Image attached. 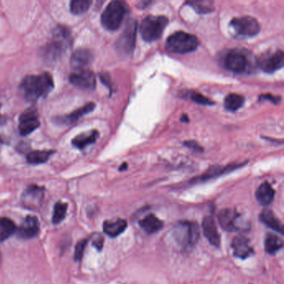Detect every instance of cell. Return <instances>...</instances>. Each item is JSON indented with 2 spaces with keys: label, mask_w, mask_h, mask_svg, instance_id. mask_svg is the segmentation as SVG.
<instances>
[{
  "label": "cell",
  "mask_w": 284,
  "mask_h": 284,
  "mask_svg": "<svg viewBox=\"0 0 284 284\" xmlns=\"http://www.w3.org/2000/svg\"><path fill=\"white\" fill-rule=\"evenodd\" d=\"M54 87L53 77L49 73L39 75H28L23 80L20 89L24 98L29 101L35 102L46 96Z\"/></svg>",
  "instance_id": "6da1fadb"
},
{
  "label": "cell",
  "mask_w": 284,
  "mask_h": 284,
  "mask_svg": "<svg viewBox=\"0 0 284 284\" xmlns=\"http://www.w3.org/2000/svg\"><path fill=\"white\" fill-rule=\"evenodd\" d=\"M72 44V35L69 29L58 25L53 29L52 41L43 48L42 54L49 61L57 60Z\"/></svg>",
  "instance_id": "7a4b0ae2"
},
{
  "label": "cell",
  "mask_w": 284,
  "mask_h": 284,
  "mask_svg": "<svg viewBox=\"0 0 284 284\" xmlns=\"http://www.w3.org/2000/svg\"><path fill=\"white\" fill-rule=\"evenodd\" d=\"M127 5L122 1H112L102 14L101 24L104 29L115 31L123 24L127 13Z\"/></svg>",
  "instance_id": "3957f363"
},
{
  "label": "cell",
  "mask_w": 284,
  "mask_h": 284,
  "mask_svg": "<svg viewBox=\"0 0 284 284\" xmlns=\"http://www.w3.org/2000/svg\"><path fill=\"white\" fill-rule=\"evenodd\" d=\"M198 44L199 41L195 35L178 31L168 38L166 48L171 53L183 54L195 51Z\"/></svg>",
  "instance_id": "277c9868"
},
{
  "label": "cell",
  "mask_w": 284,
  "mask_h": 284,
  "mask_svg": "<svg viewBox=\"0 0 284 284\" xmlns=\"http://www.w3.org/2000/svg\"><path fill=\"white\" fill-rule=\"evenodd\" d=\"M168 24L169 20L165 16L150 15L144 19L140 24V34L145 41H156L160 39Z\"/></svg>",
  "instance_id": "5b68a950"
},
{
  "label": "cell",
  "mask_w": 284,
  "mask_h": 284,
  "mask_svg": "<svg viewBox=\"0 0 284 284\" xmlns=\"http://www.w3.org/2000/svg\"><path fill=\"white\" fill-rule=\"evenodd\" d=\"M174 236L177 243L183 248H190L194 245L199 238L198 227L194 223H178L174 229Z\"/></svg>",
  "instance_id": "8992f818"
},
{
  "label": "cell",
  "mask_w": 284,
  "mask_h": 284,
  "mask_svg": "<svg viewBox=\"0 0 284 284\" xmlns=\"http://www.w3.org/2000/svg\"><path fill=\"white\" fill-rule=\"evenodd\" d=\"M224 65L226 69L235 74L247 72L251 66L249 54L238 48L232 49L224 57Z\"/></svg>",
  "instance_id": "52a82bcc"
},
{
  "label": "cell",
  "mask_w": 284,
  "mask_h": 284,
  "mask_svg": "<svg viewBox=\"0 0 284 284\" xmlns=\"http://www.w3.org/2000/svg\"><path fill=\"white\" fill-rule=\"evenodd\" d=\"M230 27L237 36L244 39L256 36L260 32V24L251 16L234 18L230 22Z\"/></svg>",
  "instance_id": "ba28073f"
},
{
  "label": "cell",
  "mask_w": 284,
  "mask_h": 284,
  "mask_svg": "<svg viewBox=\"0 0 284 284\" xmlns=\"http://www.w3.org/2000/svg\"><path fill=\"white\" fill-rule=\"evenodd\" d=\"M137 22L132 20L126 26V29L118 38L116 43V48L118 53L123 55H128L134 49L137 34Z\"/></svg>",
  "instance_id": "9c48e42d"
},
{
  "label": "cell",
  "mask_w": 284,
  "mask_h": 284,
  "mask_svg": "<svg viewBox=\"0 0 284 284\" xmlns=\"http://www.w3.org/2000/svg\"><path fill=\"white\" fill-rule=\"evenodd\" d=\"M219 222L222 228L228 232L239 231L245 229L243 218L235 210L223 209L219 214Z\"/></svg>",
  "instance_id": "30bf717a"
},
{
  "label": "cell",
  "mask_w": 284,
  "mask_h": 284,
  "mask_svg": "<svg viewBox=\"0 0 284 284\" xmlns=\"http://www.w3.org/2000/svg\"><path fill=\"white\" fill-rule=\"evenodd\" d=\"M258 67L267 74H272L283 67L284 53L282 50L263 53L257 61Z\"/></svg>",
  "instance_id": "8fae6325"
},
{
  "label": "cell",
  "mask_w": 284,
  "mask_h": 284,
  "mask_svg": "<svg viewBox=\"0 0 284 284\" xmlns=\"http://www.w3.org/2000/svg\"><path fill=\"white\" fill-rule=\"evenodd\" d=\"M44 197V188L38 185H29L21 197L24 207L29 209H39Z\"/></svg>",
  "instance_id": "7c38bea8"
},
{
  "label": "cell",
  "mask_w": 284,
  "mask_h": 284,
  "mask_svg": "<svg viewBox=\"0 0 284 284\" xmlns=\"http://www.w3.org/2000/svg\"><path fill=\"white\" fill-rule=\"evenodd\" d=\"M69 82L75 87L93 91L96 87V77L94 73L89 69L76 71L69 76Z\"/></svg>",
  "instance_id": "4fadbf2b"
},
{
  "label": "cell",
  "mask_w": 284,
  "mask_h": 284,
  "mask_svg": "<svg viewBox=\"0 0 284 284\" xmlns=\"http://www.w3.org/2000/svg\"><path fill=\"white\" fill-rule=\"evenodd\" d=\"M39 125L40 122L39 120V115L36 109L30 108L26 109L20 115L19 130L22 136L30 134L31 132L36 130Z\"/></svg>",
  "instance_id": "5bb4252c"
},
{
  "label": "cell",
  "mask_w": 284,
  "mask_h": 284,
  "mask_svg": "<svg viewBox=\"0 0 284 284\" xmlns=\"http://www.w3.org/2000/svg\"><path fill=\"white\" fill-rule=\"evenodd\" d=\"M95 109V104L89 103L84 106L80 107L76 110L73 111L72 113L67 115L58 116L53 118V120L57 124L60 125H70L72 123L77 122L80 118L86 115L88 113H91L92 111Z\"/></svg>",
  "instance_id": "9a60e30c"
},
{
  "label": "cell",
  "mask_w": 284,
  "mask_h": 284,
  "mask_svg": "<svg viewBox=\"0 0 284 284\" xmlns=\"http://www.w3.org/2000/svg\"><path fill=\"white\" fill-rule=\"evenodd\" d=\"M40 230L39 219L35 216L28 215L22 225L17 230V235L19 238L23 239H30L39 234Z\"/></svg>",
  "instance_id": "2e32d148"
},
{
  "label": "cell",
  "mask_w": 284,
  "mask_h": 284,
  "mask_svg": "<svg viewBox=\"0 0 284 284\" xmlns=\"http://www.w3.org/2000/svg\"><path fill=\"white\" fill-rule=\"evenodd\" d=\"M93 56L92 53L87 48H79L73 53L70 63L73 68L76 71L87 69L89 64L91 63Z\"/></svg>",
  "instance_id": "e0dca14e"
},
{
  "label": "cell",
  "mask_w": 284,
  "mask_h": 284,
  "mask_svg": "<svg viewBox=\"0 0 284 284\" xmlns=\"http://www.w3.org/2000/svg\"><path fill=\"white\" fill-rule=\"evenodd\" d=\"M202 230L206 239L216 248L220 246V235L218 232L217 225L212 217H206L202 220Z\"/></svg>",
  "instance_id": "ac0fdd59"
},
{
  "label": "cell",
  "mask_w": 284,
  "mask_h": 284,
  "mask_svg": "<svg viewBox=\"0 0 284 284\" xmlns=\"http://www.w3.org/2000/svg\"><path fill=\"white\" fill-rule=\"evenodd\" d=\"M232 248L234 255L242 259H245L254 253L253 248L249 245V241L245 237H236L232 243Z\"/></svg>",
  "instance_id": "d6986e66"
},
{
  "label": "cell",
  "mask_w": 284,
  "mask_h": 284,
  "mask_svg": "<svg viewBox=\"0 0 284 284\" xmlns=\"http://www.w3.org/2000/svg\"><path fill=\"white\" fill-rule=\"evenodd\" d=\"M128 227V223L125 219H118L115 220L105 221L103 225V229L105 234L111 238H115L123 234Z\"/></svg>",
  "instance_id": "ffe728a7"
},
{
  "label": "cell",
  "mask_w": 284,
  "mask_h": 284,
  "mask_svg": "<svg viewBox=\"0 0 284 284\" xmlns=\"http://www.w3.org/2000/svg\"><path fill=\"white\" fill-rule=\"evenodd\" d=\"M99 131L92 130L87 132H83L77 135L75 138H73L72 145L79 150H84L89 145H93L99 138Z\"/></svg>",
  "instance_id": "44dd1931"
},
{
  "label": "cell",
  "mask_w": 284,
  "mask_h": 284,
  "mask_svg": "<svg viewBox=\"0 0 284 284\" xmlns=\"http://www.w3.org/2000/svg\"><path fill=\"white\" fill-rule=\"evenodd\" d=\"M274 190L267 182L262 183L256 191V198L262 206H267L274 198Z\"/></svg>",
  "instance_id": "7402d4cb"
},
{
  "label": "cell",
  "mask_w": 284,
  "mask_h": 284,
  "mask_svg": "<svg viewBox=\"0 0 284 284\" xmlns=\"http://www.w3.org/2000/svg\"><path fill=\"white\" fill-rule=\"evenodd\" d=\"M139 226L147 234H154L159 231L164 226V223L154 215H150L140 220Z\"/></svg>",
  "instance_id": "603a6c76"
},
{
  "label": "cell",
  "mask_w": 284,
  "mask_h": 284,
  "mask_svg": "<svg viewBox=\"0 0 284 284\" xmlns=\"http://www.w3.org/2000/svg\"><path fill=\"white\" fill-rule=\"evenodd\" d=\"M260 220L270 229L278 232L280 234L283 233V227L281 222L276 218L271 210H263L260 215Z\"/></svg>",
  "instance_id": "cb8c5ba5"
},
{
  "label": "cell",
  "mask_w": 284,
  "mask_h": 284,
  "mask_svg": "<svg viewBox=\"0 0 284 284\" xmlns=\"http://www.w3.org/2000/svg\"><path fill=\"white\" fill-rule=\"evenodd\" d=\"M53 150H34L27 154V161L30 164H44L53 155Z\"/></svg>",
  "instance_id": "d4e9b609"
},
{
  "label": "cell",
  "mask_w": 284,
  "mask_h": 284,
  "mask_svg": "<svg viewBox=\"0 0 284 284\" xmlns=\"http://www.w3.org/2000/svg\"><path fill=\"white\" fill-rule=\"evenodd\" d=\"M16 228L11 219L0 218V242H4L15 234Z\"/></svg>",
  "instance_id": "484cf974"
},
{
  "label": "cell",
  "mask_w": 284,
  "mask_h": 284,
  "mask_svg": "<svg viewBox=\"0 0 284 284\" xmlns=\"http://www.w3.org/2000/svg\"><path fill=\"white\" fill-rule=\"evenodd\" d=\"M244 104V98L238 94H229L224 99V107L227 110L235 112Z\"/></svg>",
  "instance_id": "4316f807"
},
{
  "label": "cell",
  "mask_w": 284,
  "mask_h": 284,
  "mask_svg": "<svg viewBox=\"0 0 284 284\" xmlns=\"http://www.w3.org/2000/svg\"><path fill=\"white\" fill-rule=\"evenodd\" d=\"M282 240L273 234H268L265 239V249L270 254H274L282 248Z\"/></svg>",
  "instance_id": "83f0119b"
},
{
  "label": "cell",
  "mask_w": 284,
  "mask_h": 284,
  "mask_svg": "<svg viewBox=\"0 0 284 284\" xmlns=\"http://www.w3.org/2000/svg\"><path fill=\"white\" fill-rule=\"evenodd\" d=\"M67 209V204L66 202H56L54 208H53V218H52V222L53 224H58L65 219Z\"/></svg>",
  "instance_id": "f1b7e54d"
},
{
  "label": "cell",
  "mask_w": 284,
  "mask_h": 284,
  "mask_svg": "<svg viewBox=\"0 0 284 284\" xmlns=\"http://www.w3.org/2000/svg\"><path fill=\"white\" fill-rule=\"evenodd\" d=\"M91 5L90 0H74L70 4V11L74 15H83L87 12Z\"/></svg>",
  "instance_id": "f546056e"
},
{
  "label": "cell",
  "mask_w": 284,
  "mask_h": 284,
  "mask_svg": "<svg viewBox=\"0 0 284 284\" xmlns=\"http://www.w3.org/2000/svg\"><path fill=\"white\" fill-rule=\"evenodd\" d=\"M193 8L195 9L197 13H209L212 11V2H207V1H197V2L189 3Z\"/></svg>",
  "instance_id": "4dcf8cb0"
},
{
  "label": "cell",
  "mask_w": 284,
  "mask_h": 284,
  "mask_svg": "<svg viewBox=\"0 0 284 284\" xmlns=\"http://www.w3.org/2000/svg\"><path fill=\"white\" fill-rule=\"evenodd\" d=\"M87 243L88 239H82V240L78 242L77 244L75 246V255H74V259H75V262H80V261L82 260Z\"/></svg>",
  "instance_id": "1f68e13d"
},
{
  "label": "cell",
  "mask_w": 284,
  "mask_h": 284,
  "mask_svg": "<svg viewBox=\"0 0 284 284\" xmlns=\"http://www.w3.org/2000/svg\"><path fill=\"white\" fill-rule=\"evenodd\" d=\"M190 97L193 101L198 104H202V105H212V104H214V103L210 99H207L199 93H193L191 94Z\"/></svg>",
  "instance_id": "d6a6232c"
},
{
  "label": "cell",
  "mask_w": 284,
  "mask_h": 284,
  "mask_svg": "<svg viewBox=\"0 0 284 284\" xmlns=\"http://www.w3.org/2000/svg\"><path fill=\"white\" fill-rule=\"evenodd\" d=\"M93 245H94L98 250H101L102 248H103V246H104V238H103L101 235L97 236L96 238L93 240Z\"/></svg>",
  "instance_id": "836d02e7"
},
{
  "label": "cell",
  "mask_w": 284,
  "mask_h": 284,
  "mask_svg": "<svg viewBox=\"0 0 284 284\" xmlns=\"http://www.w3.org/2000/svg\"><path fill=\"white\" fill-rule=\"evenodd\" d=\"M268 100V101L272 102V103H274L275 104H278V102L280 101V98L278 97H273L272 95H270V94H267V95H262L260 96V100Z\"/></svg>",
  "instance_id": "e575fe53"
},
{
  "label": "cell",
  "mask_w": 284,
  "mask_h": 284,
  "mask_svg": "<svg viewBox=\"0 0 284 284\" xmlns=\"http://www.w3.org/2000/svg\"><path fill=\"white\" fill-rule=\"evenodd\" d=\"M184 145H186V146L188 148H190V149H193V150H196V151L202 150V148L200 147L199 145H197V143L193 142V141H189V142L184 143Z\"/></svg>",
  "instance_id": "d590c367"
},
{
  "label": "cell",
  "mask_w": 284,
  "mask_h": 284,
  "mask_svg": "<svg viewBox=\"0 0 284 284\" xmlns=\"http://www.w3.org/2000/svg\"><path fill=\"white\" fill-rule=\"evenodd\" d=\"M5 118L1 115V113H0V124H3V123H5Z\"/></svg>",
  "instance_id": "8d00e7d4"
},
{
  "label": "cell",
  "mask_w": 284,
  "mask_h": 284,
  "mask_svg": "<svg viewBox=\"0 0 284 284\" xmlns=\"http://www.w3.org/2000/svg\"><path fill=\"white\" fill-rule=\"evenodd\" d=\"M127 169V164H123V165H122V166H121L120 169H119V170H120V171H123V169Z\"/></svg>",
  "instance_id": "74e56055"
},
{
  "label": "cell",
  "mask_w": 284,
  "mask_h": 284,
  "mask_svg": "<svg viewBox=\"0 0 284 284\" xmlns=\"http://www.w3.org/2000/svg\"><path fill=\"white\" fill-rule=\"evenodd\" d=\"M0 262H1V253H0Z\"/></svg>",
  "instance_id": "f35d334b"
},
{
  "label": "cell",
  "mask_w": 284,
  "mask_h": 284,
  "mask_svg": "<svg viewBox=\"0 0 284 284\" xmlns=\"http://www.w3.org/2000/svg\"><path fill=\"white\" fill-rule=\"evenodd\" d=\"M0 142H2V138L1 137H0Z\"/></svg>",
  "instance_id": "ab89813d"
}]
</instances>
